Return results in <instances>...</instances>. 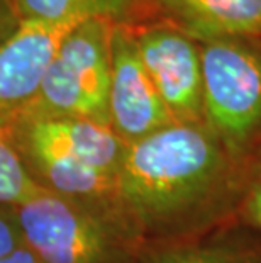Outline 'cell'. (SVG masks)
Segmentation results:
<instances>
[{"label":"cell","mask_w":261,"mask_h":263,"mask_svg":"<svg viewBox=\"0 0 261 263\" xmlns=\"http://www.w3.org/2000/svg\"><path fill=\"white\" fill-rule=\"evenodd\" d=\"M234 161L204 122H173L129 144L117 180L122 219L141 246L173 241L219 202Z\"/></svg>","instance_id":"1"},{"label":"cell","mask_w":261,"mask_h":263,"mask_svg":"<svg viewBox=\"0 0 261 263\" xmlns=\"http://www.w3.org/2000/svg\"><path fill=\"white\" fill-rule=\"evenodd\" d=\"M0 127L37 185L122 219L117 180L129 144L110 126L82 117H22Z\"/></svg>","instance_id":"2"},{"label":"cell","mask_w":261,"mask_h":263,"mask_svg":"<svg viewBox=\"0 0 261 263\" xmlns=\"http://www.w3.org/2000/svg\"><path fill=\"white\" fill-rule=\"evenodd\" d=\"M22 241L41 263H136L141 243L121 217L49 190L14 207Z\"/></svg>","instance_id":"3"},{"label":"cell","mask_w":261,"mask_h":263,"mask_svg":"<svg viewBox=\"0 0 261 263\" xmlns=\"http://www.w3.org/2000/svg\"><path fill=\"white\" fill-rule=\"evenodd\" d=\"M204 124L232 160L261 134V37L200 43Z\"/></svg>","instance_id":"4"},{"label":"cell","mask_w":261,"mask_h":263,"mask_svg":"<svg viewBox=\"0 0 261 263\" xmlns=\"http://www.w3.org/2000/svg\"><path fill=\"white\" fill-rule=\"evenodd\" d=\"M114 26L115 22L109 19L90 17L71 27L61 41L34 100L9 121L22 117H82L109 126L107 95Z\"/></svg>","instance_id":"5"},{"label":"cell","mask_w":261,"mask_h":263,"mask_svg":"<svg viewBox=\"0 0 261 263\" xmlns=\"http://www.w3.org/2000/svg\"><path fill=\"white\" fill-rule=\"evenodd\" d=\"M129 27L144 68L171 119L204 122L200 43L165 22Z\"/></svg>","instance_id":"6"},{"label":"cell","mask_w":261,"mask_h":263,"mask_svg":"<svg viewBox=\"0 0 261 263\" xmlns=\"http://www.w3.org/2000/svg\"><path fill=\"white\" fill-rule=\"evenodd\" d=\"M107 117L110 129L126 144L175 122L144 68L132 29L126 24H115L112 32Z\"/></svg>","instance_id":"7"},{"label":"cell","mask_w":261,"mask_h":263,"mask_svg":"<svg viewBox=\"0 0 261 263\" xmlns=\"http://www.w3.org/2000/svg\"><path fill=\"white\" fill-rule=\"evenodd\" d=\"M165 22L197 43L261 37V0H132L127 26Z\"/></svg>","instance_id":"8"},{"label":"cell","mask_w":261,"mask_h":263,"mask_svg":"<svg viewBox=\"0 0 261 263\" xmlns=\"http://www.w3.org/2000/svg\"><path fill=\"white\" fill-rule=\"evenodd\" d=\"M71 27L19 22L17 29L0 43V124L34 100Z\"/></svg>","instance_id":"9"},{"label":"cell","mask_w":261,"mask_h":263,"mask_svg":"<svg viewBox=\"0 0 261 263\" xmlns=\"http://www.w3.org/2000/svg\"><path fill=\"white\" fill-rule=\"evenodd\" d=\"M19 22L75 26L90 17L127 24L132 0H12Z\"/></svg>","instance_id":"10"},{"label":"cell","mask_w":261,"mask_h":263,"mask_svg":"<svg viewBox=\"0 0 261 263\" xmlns=\"http://www.w3.org/2000/svg\"><path fill=\"white\" fill-rule=\"evenodd\" d=\"M137 261L141 263H254L246 255L219 245L161 241L143 245Z\"/></svg>","instance_id":"11"},{"label":"cell","mask_w":261,"mask_h":263,"mask_svg":"<svg viewBox=\"0 0 261 263\" xmlns=\"http://www.w3.org/2000/svg\"><path fill=\"white\" fill-rule=\"evenodd\" d=\"M41 190L44 189L31 177L17 149L0 127V207H17Z\"/></svg>","instance_id":"12"},{"label":"cell","mask_w":261,"mask_h":263,"mask_svg":"<svg viewBox=\"0 0 261 263\" xmlns=\"http://www.w3.org/2000/svg\"><path fill=\"white\" fill-rule=\"evenodd\" d=\"M22 245L24 241L14 207H0V260Z\"/></svg>","instance_id":"13"},{"label":"cell","mask_w":261,"mask_h":263,"mask_svg":"<svg viewBox=\"0 0 261 263\" xmlns=\"http://www.w3.org/2000/svg\"><path fill=\"white\" fill-rule=\"evenodd\" d=\"M241 216L249 226L261 231V172L256 173L243 197Z\"/></svg>","instance_id":"14"},{"label":"cell","mask_w":261,"mask_h":263,"mask_svg":"<svg viewBox=\"0 0 261 263\" xmlns=\"http://www.w3.org/2000/svg\"><path fill=\"white\" fill-rule=\"evenodd\" d=\"M17 26L19 19L14 10L12 0H0V43L12 34Z\"/></svg>","instance_id":"15"},{"label":"cell","mask_w":261,"mask_h":263,"mask_svg":"<svg viewBox=\"0 0 261 263\" xmlns=\"http://www.w3.org/2000/svg\"><path fill=\"white\" fill-rule=\"evenodd\" d=\"M0 263H41V261L26 245H22L10 255L5 256V258L0 260Z\"/></svg>","instance_id":"16"}]
</instances>
